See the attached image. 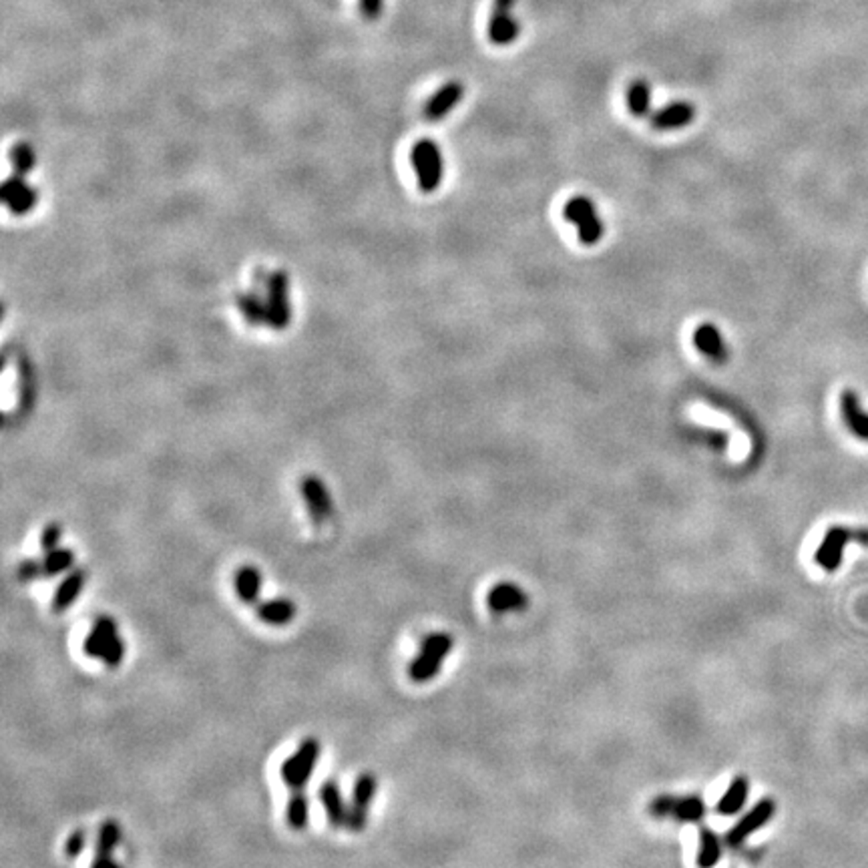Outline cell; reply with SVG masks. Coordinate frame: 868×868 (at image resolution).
Segmentation results:
<instances>
[{
  "mask_svg": "<svg viewBox=\"0 0 868 868\" xmlns=\"http://www.w3.org/2000/svg\"><path fill=\"white\" fill-rule=\"evenodd\" d=\"M453 638L446 633H430L421 641V651L408 665V676L416 684H426L438 676L445 657L453 651Z\"/></svg>",
  "mask_w": 868,
  "mask_h": 868,
  "instance_id": "1",
  "label": "cell"
},
{
  "mask_svg": "<svg viewBox=\"0 0 868 868\" xmlns=\"http://www.w3.org/2000/svg\"><path fill=\"white\" fill-rule=\"evenodd\" d=\"M320 754H322L320 740L314 738V735L301 740L296 751H293L290 758L284 760L280 768V776L284 784L290 790H304L308 786V782L312 780V774L317 760H320Z\"/></svg>",
  "mask_w": 868,
  "mask_h": 868,
  "instance_id": "2",
  "label": "cell"
},
{
  "mask_svg": "<svg viewBox=\"0 0 868 868\" xmlns=\"http://www.w3.org/2000/svg\"><path fill=\"white\" fill-rule=\"evenodd\" d=\"M860 542V545L868 547V529L864 526H858V529H852V526L836 525L831 526L826 531L823 542L814 553V561H816L818 567H823L824 571L832 573L840 567L844 549H847L848 542Z\"/></svg>",
  "mask_w": 868,
  "mask_h": 868,
  "instance_id": "3",
  "label": "cell"
},
{
  "mask_svg": "<svg viewBox=\"0 0 868 868\" xmlns=\"http://www.w3.org/2000/svg\"><path fill=\"white\" fill-rule=\"evenodd\" d=\"M418 188L422 193H432L440 188L445 177V161L440 147L432 139H421L410 151Z\"/></svg>",
  "mask_w": 868,
  "mask_h": 868,
  "instance_id": "4",
  "label": "cell"
},
{
  "mask_svg": "<svg viewBox=\"0 0 868 868\" xmlns=\"http://www.w3.org/2000/svg\"><path fill=\"white\" fill-rule=\"evenodd\" d=\"M565 220L571 221L577 229L579 242L583 245H597L603 237V221L597 213V205L589 197L577 196L567 201L563 207Z\"/></svg>",
  "mask_w": 868,
  "mask_h": 868,
  "instance_id": "5",
  "label": "cell"
},
{
  "mask_svg": "<svg viewBox=\"0 0 868 868\" xmlns=\"http://www.w3.org/2000/svg\"><path fill=\"white\" fill-rule=\"evenodd\" d=\"M268 301V326L271 330L282 332L292 322L290 306V276L284 269L269 271V282L266 290Z\"/></svg>",
  "mask_w": 868,
  "mask_h": 868,
  "instance_id": "6",
  "label": "cell"
},
{
  "mask_svg": "<svg viewBox=\"0 0 868 868\" xmlns=\"http://www.w3.org/2000/svg\"><path fill=\"white\" fill-rule=\"evenodd\" d=\"M378 792V778L372 772H362L354 780L352 800L348 804V824L346 828L354 834L362 832L368 824V812Z\"/></svg>",
  "mask_w": 868,
  "mask_h": 868,
  "instance_id": "7",
  "label": "cell"
},
{
  "mask_svg": "<svg viewBox=\"0 0 868 868\" xmlns=\"http://www.w3.org/2000/svg\"><path fill=\"white\" fill-rule=\"evenodd\" d=\"M300 494L304 499L312 523L322 526L330 521L334 513V502L324 480L316 475H304L300 478Z\"/></svg>",
  "mask_w": 868,
  "mask_h": 868,
  "instance_id": "8",
  "label": "cell"
},
{
  "mask_svg": "<svg viewBox=\"0 0 868 868\" xmlns=\"http://www.w3.org/2000/svg\"><path fill=\"white\" fill-rule=\"evenodd\" d=\"M515 0H494L491 19H488V41L497 46L513 44L521 35V25L513 17Z\"/></svg>",
  "mask_w": 868,
  "mask_h": 868,
  "instance_id": "9",
  "label": "cell"
},
{
  "mask_svg": "<svg viewBox=\"0 0 868 868\" xmlns=\"http://www.w3.org/2000/svg\"><path fill=\"white\" fill-rule=\"evenodd\" d=\"M655 816H670L678 823H700L705 814V804L700 796H660L651 802Z\"/></svg>",
  "mask_w": 868,
  "mask_h": 868,
  "instance_id": "10",
  "label": "cell"
},
{
  "mask_svg": "<svg viewBox=\"0 0 868 868\" xmlns=\"http://www.w3.org/2000/svg\"><path fill=\"white\" fill-rule=\"evenodd\" d=\"M92 631L99 635L100 643H103V655H100V662H103L108 670H117L123 657H125V643H123L119 635L117 622L108 615H99L95 622H92Z\"/></svg>",
  "mask_w": 868,
  "mask_h": 868,
  "instance_id": "11",
  "label": "cell"
},
{
  "mask_svg": "<svg viewBox=\"0 0 868 868\" xmlns=\"http://www.w3.org/2000/svg\"><path fill=\"white\" fill-rule=\"evenodd\" d=\"M774 812H776V804H774V800H768V798H766V800H760L754 808H751L746 816L740 818L732 831L726 834L727 847L740 848L743 840H746L751 832L760 831V828L770 823Z\"/></svg>",
  "mask_w": 868,
  "mask_h": 868,
  "instance_id": "12",
  "label": "cell"
},
{
  "mask_svg": "<svg viewBox=\"0 0 868 868\" xmlns=\"http://www.w3.org/2000/svg\"><path fill=\"white\" fill-rule=\"evenodd\" d=\"M695 119V107L687 100H676L649 115V123L655 131H678L692 125Z\"/></svg>",
  "mask_w": 868,
  "mask_h": 868,
  "instance_id": "13",
  "label": "cell"
},
{
  "mask_svg": "<svg viewBox=\"0 0 868 868\" xmlns=\"http://www.w3.org/2000/svg\"><path fill=\"white\" fill-rule=\"evenodd\" d=\"M840 414L852 437L868 443V410H864L858 392L852 389L840 392Z\"/></svg>",
  "mask_w": 868,
  "mask_h": 868,
  "instance_id": "14",
  "label": "cell"
},
{
  "mask_svg": "<svg viewBox=\"0 0 868 868\" xmlns=\"http://www.w3.org/2000/svg\"><path fill=\"white\" fill-rule=\"evenodd\" d=\"M464 97V87L459 81H448L443 84L424 105V117L429 121L445 119L453 108L461 103Z\"/></svg>",
  "mask_w": 868,
  "mask_h": 868,
  "instance_id": "15",
  "label": "cell"
},
{
  "mask_svg": "<svg viewBox=\"0 0 868 868\" xmlns=\"http://www.w3.org/2000/svg\"><path fill=\"white\" fill-rule=\"evenodd\" d=\"M694 344L705 358H710L716 364H726L727 358H730V350H727L722 332L714 324L697 326L694 332Z\"/></svg>",
  "mask_w": 868,
  "mask_h": 868,
  "instance_id": "16",
  "label": "cell"
},
{
  "mask_svg": "<svg viewBox=\"0 0 868 868\" xmlns=\"http://www.w3.org/2000/svg\"><path fill=\"white\" fill-rule=\"evenodd\" d=\"M317 798L326 810V818L332 828H346L348 824V804L342 796V790L334 780H326L317 790Z\"/></svg>",
  "mask_w": 868,
  "mask_h": 868,
  "instance_id": "17",
  "label": "cell"
},
{
  "mask_svg": "<svg viewBox=\"0 0 868 868\" xmlns=\"http://www.w3.org/2000/svg\"><path fill=\"white\" fill-rule=\"evenodd\" d=\"M84 583H87V571L84 569L68 571L63 577V581L59 583L57 591L52 595V601H51L52 614H65V611L79 599Z\"/></svg>",
  "mask_w": 868,
  "mask_h": 868,
  "instance_id": "18",
  "label": "cell"
},
{
  "mask_svg": "<svg viewBox=\"0 0 868 868\" xmlns=\"http://www.w3.org/2000/svg\"><path fill=\"white\" fill-rule=\"evenodd\" d=\"M486 603L493 614H509V611H518L526 606V595L518 585L499 583L491 589Z\"/></svg>",
  "mask_w": 868,
  "mask_h": 868,
  "instance_id": "19",
  "label": "cell"
},
{
  "mask_svg": "<svg viewBox=\"0 0 868 868\" xmlns=\"http://www.w3.org/2000/svg\"><path fill=\"white\" fill-rule=\"evenodd\" d=\"M298 607L292 599H268L255 606V615L266 625L282 627L296 619Z\"/></svg>",
  "mask_w": 868,
  "mask_h": 868,
  "instance_id": "20",
  "label": "cell"
},
{
  "mask_svg": "<svg viewBox=\"0 0 868 868\" xmlns=\"http://www.w3.org/2000/svg\"><path fill=\"white\" fill-rule=\"evenodd\" d=\"M261 585H263L261 571L258 567H253V565H244V567H239L236 571L234 587L239 601L245 603V606H258Z\"/></svg>",
  "mask_w": 868,
  "mask_h": 868,
  "instance_id": "21",
  "label": "cell"
},
{
  "mask_svg": "<svg viewBox=\"0 0 868 868\" xmlns=\"http://www.w3.org/2000/svg\"><path fill=\"white\" fill-rule=\"evenodd\" d=\"M239 312L244 314V317L250 326H268V301H266V292H245L237 293L236 296Z\"/></svg>",
  "mask_w": 868,
  "mask_h": 868,
  "instance_id": "22",
  "label": "cell"
},
{
  "mask_svg": "<svg viewBox=\"0 0 868 868\" xmlns=\"http://www.w3.org/2000/svg\"><path fill=\"white\" fill-rule=\"evenodd\" d=\"M748 792H750L748 778L746 776H735L732 780L730 788L726 790V794L719 798V802L716 806L718 814H722V816H734V814H738L743 808V804H746Z\"/></svg>",
  "mask_w": 868,
  "mask_h": 868,
  "instance_id": "23",
  "label": "cell"
},
{
  "mask_svg": "<svg viewBox=\"0 0 868 868\" xmlns=\"http://www.w3.org/2000/svg\"><path fill=\"white\" fill-rule=\"evenodd\" d=\"M285 823L292 831L301 832L309 824V798L304 790H292L285 804Z\"/></svg>",
  "mask_w": 868,
  "mask_h": 868,
  "instance_id": "24",
  "label": "cell"
},
{
  "mask_svg": "<svg viewBox=\"0 0 868 868\" xmlns=\"http://www.w3.org/2000/svg\"><path fill=\"white\" fill-rule=\"evenodd\" d=\"M43 573L44 577L67 575L75 567V553L67 547H57L49 553H43Z\"/></svg>",
  "mask_w": 868,
  "mask_h": 868,
  "instance_id": "25",
  "label": "cell"
},
{
  "mask_svg": "<svg viewBox=\"0 0 868 868\" xmlns=\"http://www.w3.org/2000/svg\"><path fill=\"white\" fill-rule=\"evenodd\" d=\"M627 107H630V113L633 117L643 119L651 115V89L646 81H633L630 87H627Z\"/></svg>",
  "mask_w": 868,
  "mask_h": 868,
  "instance_id": "26",
  "label": "cell"
},
{
  "mask_svg": "<svg viewBox=\"0 0 868 868\" xmlns=\"http://www.w3.org/2000/svg\"><path fill=\"white\" fill-rule=\"evenodd\" d=\"M123 840V828L117 820L107 818L97 831L95 840V855H115Z\"/></svg>",
  "mask_w": 868,
  "mask_h": 868,
  "instance_id": "27",
  "label": "cell"
},
{
  "mask_svg": "<svg viewBox=\"0 0 868 868\" xmlns=\"http://www.w3.org/2000/svg\"><path fill=\"white\" fill-rule=\"evenodd\" d=\"M719 856H722V840H719V836L714 831H710V828H702L697 864H700V868H711L718 864Z\"/></svg>",
  "mask_w": 868,
  "mask_h": 868,
  "instance_id": "28",
  "label": "cell"
},
{
  "mask_svg": "<svg viewBox=\"0 0 868 868\" xmlns=\"http://www.w3.org/2000/svg\"><path fill=\"white\" fill-rule=\"evenodd\" d=\"M36 204H38V189L33 188V185L25 183L9 201H6L4 205L9 207V212L12 215H27L33 212Z\"/></svg>",
  "mask_w": 868,
  "mask_h": 868,
  "instance_id": "29",
  "label": "cell"
},
{
  "mask_svg": "<svg viewBox=\"0 0 868 868\" xmlns=\"http://www.w3.org/2000/svg\"><path fill=\"white\" fill-rule=\"evenodd\" d=\"M11 159H12V169H14V173H19L25 177L27 173L33 172V169L36 167V155H35V149L30 147L28 143L25 141H19V143H14L12 147V151H11Z\"/></svg>",
  "mask_w": 868,
  "mask_h": 868,
  "instance_id": "30",
  "label": "cell"
},
{
  "mask_svg": "<svg viewBox=\"0 0 868 868\" xmlns=\"http://www.w3.org/2000/svg\"><path fill=\"white\" fill-rule=\"evenodd\" d=\"M87 840H89V834H87V831H84V828H76V831H73L71 834L67 836L65 847H63L65 856H67L68 860L79 858V856L83 855L84 847H87Z\"/></svg>",
  "mask_w": 868,
  "mask_h": 868,
  "instance_id": "31",
  "label": "cell"
},
{
  "mask_svg": "<svg viewBox=\"0 0 868 868\" xmlns=\"http://www.w3.org/2000/svg\"><path fill=\"white\" fill-rule=\"evenodd\" d=\"M44 577L43 573V561L41 559H25L19 563L17 567V579L20 583H33V581Z\"/></svg>",
  "mask_w": 868,
  "mask_h": 868,
  "instance_id": "32",
  "label": "cell"
},
{
  "mask_svg": "<svg viewBox=\"0 0 868 868\" xmlns=\"http://www.w3.org/2000/svg\"><path fill=\"white\" fill-rule=\"evenodd\" d=\"M60 537H63V526L59 523H46L41 533V551L49 553L60 547Z\"/></svg>",
  "mask_w": 868,
  "mask_h": 868,
  "instance_id": "33",
  "label": "cell"
},
{
  "mask_svg": "<svg viewBox=\"0 0 868 868\" xmlns=\"http://www.w3.org/2000/svg\"><path fill=\"white\" fill-rule=\"evenodd\" d=\"M384 9V0H362L360 11L366 20H376Z\"/></svg>",
  "mask_w": 868,
  "mask_h": 868,
  "instance_id": "34",
  "label": "cell"
},
{
  "mask_svg": "<svg viewBox=\"0 0 868 868\" xmlns=\"http://www.w3.org/2000/svg\"><path fill=\"white\" fill-rule=\"evenodd\" d=\"M91 868H123V866L113 858V855H95Z\"/></svg>",
  "mask_w": 868,
  "mask_h": 868,
  "instance_id": "35",
  "label": "cell"
}]
</instances>
